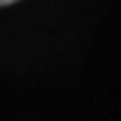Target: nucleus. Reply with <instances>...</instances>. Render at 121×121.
Here are the masks:
<instances>
[{
	"instance_id": "nucleus-1",
	"label": "nucleus",
	"mask_w": 121,
	"mask_h": 121,
	"mask_svg": "<svg viewBox=\"0 0 121 121\" xmlns=\"http://www.w3.org/2000/svg\"><path fill=\"white\" fill-rule=\"evenodd\" d=\"M11 2H16V0H0V7H4V4H11Z\"/></svg>"
}]
</instances>
